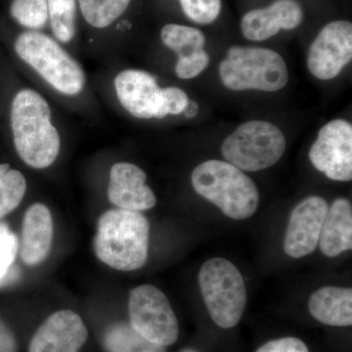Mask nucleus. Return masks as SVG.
<instances>
[{"instance_id":"nucleus-1","label":"nucleus","mask_w":352,"mask_h":352,"mask_svg":"<svg viewBox=\"0 0 352 352\" xmlns=\"http://www.w3.org/2000/svg\"><path fill=\"white\" fill-rule=\"evenodd\" d=\"M14 144L22 161L31 168H46L56 161L60 152L59 132L51 122L45 99L32 89H23L11 106Z\"/></svg>"},{"instance_id":"nucleus-2","label":"nucleus","mask_w":352,"mask_h":352,"mask_svg":"<svg viewBox=\"0 0 352 352\" xmlns=\"http://www.w3.org/2000/svg\"><path fill=\"white\" fill-rule=\"evenodd\" d=\"M150 224L139 212L113 208L97 222L94 248L97 258L115 270L134 271L145 265Z\"/></svg>"},{"instance_id":"nucleus-3","label":"nucleus","mask_w":352,"mask_h":352,"mask_svg":"<svg viewBox=\"0 0 352 352\" xmlns=\"http://www.w3.org/2000/svg\"><path fill=\"white\" fill-rule=\"evenodd\" d=\"M191 182L199 195L230 219H249L258 210L259 193L256 184L243 170L227 162H204L192 173Z\"/></svg>"},{"instance_id":"nucleus-4","label":"nucleus","mask_w":352,"mask_h":352,"mask_svg":"<svg viewBox=\"0 0 352 352\" xmlns=\"http://www.w3.org/2000/svg\"><path fill=\"white\" fill-rule=\"evenodd\" d=\"M221 82L228 89L274 92L286 87L288 68L281 55L261 47L233 46L220 63Z\"/></svg>"},{"instance_id":"nucleus-5","label":"nucleus","mask_w":352,"mask_h":352,"mask_svg":"<svg viewBox=\"0 0 352 352\" xmlns=\"http://www.w3.org/2000/svg\"><path fill=\"white\" fill-rule=\"evenodd\" d=\"M199 285L214 323L224 329L235 327L247 302L244 278L238 268L226 258L208 259L199 272Z\"/></svg>"},{"instance_id":"nucleus-6","label":"nucleus","mask_w":352,"mask_h":352,"mask_svg":"<svg viewBox=\"0 0 352 352\" xmlns=\"http://www.w3.org/2000/svg\"><path fill=\"white\" fill-rule=\"evenodd\" d=\"M18 56L61 94L76 95L83 89L85 76L76 63L54 41L38 32H25L16 39Z\"/></svg>"},{"instance_id":"nucleus-7","label":"nucleus","mask_w":352,"mask_h":352,"mask_svg":"<svg viewBox=\"0 0 352 352\" xmlns=\"http://www.w3.org/2000/svg\"><path fill=\"white\" fill-rule=\"evenodd\" d=\"M286 151L283 132L275 124L252 120L241 124L223 141L221 152L227 163L245 171H259L277 163Z\"/></svg>"},{"instance_id":"nucleus-8","label":"nucleus","mask_w":352,"mask_h":352,"mask_svg":"<svg viewBox=\"0 0 352 352\" xmlns=\"http://www.w3.org/2000/svg\"><path fill=\"white\" fill-rule=\"evenodd\" d=\"M129 314L132 328L150 342L166 347L177 340V318L166 296L156 287L141 285L131 289Z\"/></svg>"},{"instance_id":"nucleus-9","label":"nucleus","mask_w":352,"mask_h":352,"mask_svg":"<svg viewBox=\"0 0 352 352\" xmlns=\"http://www.w3.org/2000/svg\"><path fill=\"white\" fill-rule=\"evenodd\" d=\"M314 168L335 182L352 178V126L344 120H333L322 127L310 148Z\"/></svg>"},{"instance_id":"nucleus-10","label":"nucleus","mask_w":352,"mask_h":352,"mask_svg":"<svg viewBox=\"0 0 352 352\" xmlns=\"http://www.w3.org/2000/svg\"><path fill=\"white\" fill-rule=\"evenodd\" d=\"M351 59V23L333 21L322 29L310 45L307 67L315 78L330 80L339 76Z\"/></svg>"},{"instance_id":"nucleus-11","label":"nucleus","mask_w":352,"mask_h":352,"mask_svg":"<svg viewBox=\"0 0 352 352\" xmlns=\"http://www.w3.org/2000/svg\"><path fill=\"white\" fill-rule=\"evenodd\" d=\"M88 339L82 317L73 310L54 312L32 335L28 352H80Z\"/></svg>"},{"instance_id":"nucleus-12","label":"nucleus","mask_w":352,"mask_h":352,"mask_svg":"<svg viewBox=\"0 0 352 352\" xmlns=\"http://www.w3.org/2000/svg\"><path fill=\"white\" fill-rule=\"evenodd\" d=\"M120 105L138 119H164L163 88L156 78L139 69H126L115 80Z\"/></svg>"},{"instance_id":"nucleus-13","label":"nucleus","mask_w":352,"mask_h":352,"mask_svg":"<svg viewBox=\"0 0 352 352\" xmlns=\"http://www.w3.org/2000/svg\"><path fill=\"white\" fill-rule=\"evenodd\" d=\"M328 208L327 201L317 196L296 206L285 235L284 250L289 256L300 258L315 251Z\"/></svg>"},{"instance_id":"nucleus-14","label":"nucleus","mask_w":352,"mask_h":352,"mask_svg":"<svg viewBox=\"0 0 352 352\" xmlns=\"http://www.w3.org/2000/svg\"><path fill=\"white\" fill-rule=\"evenodd\" d=\"M162 41L166 47L178 55L175 74L178 78L189 80L200 75L210 63L205 50L206 36L195 28L168 24L161 32Z\"/></svg>"},{"instance_id":"nucleus-15","label":"nucleus","mask_w":352,"mask_h":352,"mask_svg":"<svg viewBox=\"0 0 352 352\" xmlns=\"http://www.w3.org/2000/svg\"><path fill=\"white\" fill-rule=\"evenodd\" d=\"M144 170L131 163L113 164L110 171L108 198L122 210L143 212L156 206L157 199L146 184Z\"/></svg>"},{"instance_id":"nucleus-16","label":"nucleus","mask_w":352,"mask_h":352,"mask_svg":"<svg viewBox=\"0 0 352 352\" xmlns=\"http://www.w3.org/2000/svg\"><path fill=\"white\" fill-rule=\"evenodd\" d=\"M302 19V6L296 0H276L266 8L245 13L241 21V29L249 41H263L281 30L296 29Z\"/></svg>"},{"instance_id":"nucleus-17","label":"nucleus","mask_w":352,"mask_h":352,"mask_svg":"<svg viewBox=\"0 0 352 352\" xmlns=\"http://www.w3.org/2000/svg\"><path fill=\"white\" fill-rule=\"evenodd\" d=\"M54 226L50 208L41 203L34 204L23 217L19 245L23 263L29 266L43 263L51 250Z\"/></svg>"},{"instance_id":"nucleus-18","label":"nucleus","mask_w":352,"mask_h":352,"mask_svg":"<svg viewBox=\"0 0 352 352\" xmlns=\"http://www.w3.org/2000/svg\"><path fill=\"white\" fill-rule=\"evenodd\" d=\"M319 245L328 258L352 249V208L344 198L333 201L322 226Z\"/></svg>"},{"instance_id":"nucleus-19","label":"nucleus","mask_w":352,"mask_h":352,"mask_svg":"<svg viewBox=\"0 0 352 352\" xmlns=\"http://www.w3.org/2000/svg\"><path fill=\"white\" fill-rule=\"evenodd\" d=\"M310 314L325 325L347 327L352 324L351 289L324 287L315 291L308 302Z\"/></svg>"},{"instance_id":"nucleus-20","label":"nucleus","mask_w":352,"mask_h":352,"mask_svg":"<svg viewBox=\"0 0 352 352\" xmlns=\"http://www.w3.org/2000/svg\"><path fill=\"white\" fill-rule=\"evenodd\" d=\"M106 352H166V346L154 344L126 322H117L106 329L102 337Z\"/></svg>"},{"instance_id":"nucleus-21","label":"nucleus","mask_w":352,"mask_h":352,"mask_svg":"<svg viewBox=\"0 0 352 352\" xmlns=\"http://www.w3.org/2000/svg\"><path fill=\"white\" fill-rule=\"evenodd\" d=\"M27 182L10 164H0V219L16 210L24 199Z\"/></svg>"},{"instance_id":"nucleus-22","label":"nucleus","mask_w":352,"mask_h":352,"mask_svg":"<svg viewBox=\"0 0 352 352\" xmlns=\"http://www.w3.org/2000/svg\"><path fill=\"white\" fill-rule=\"evenodd\" d=\"M19 245L17 235L6 223L0 222V289L17 283L20 280V268L14 263Z\"/></svg>"},{"instance_id":"nucleus-23","label":"nucleus","mask_w":352,"mask_h":352,"mask_svg":"<svg viewBox=\"0 0 352 352\" xmlns=\"http://www.w3.org/2000/svg\"><path fill=\"white\" fill-rule=\"evenodd\" d=\"M88 24L102 29L112 24L126 10L131 0H78Z\"/></svg>"},{"instance_id":"nucleus-24","label":"nucleus","mask_w":352,"mask_h":352,"mask_svg":"<svg viewBox=\"0 0 352 352\" xmlns=\"http://www.w3.org/2000/svg\"><path fill=\"white\" fill-rule=\"evenodd\" d=\"M47 7L53 34L69 43L75 34L76 0H47Z\"/></svg>"},{"instance_id":"nucleus-25","label":"nucleus","mask_w":352,"mask_h":352,"mask_svg":"<svg viewBox=\"0 0 352 352\" xmlns=\"http://www.w3.org/2000/svg\"><path fill=\"white\" fill-rule=\"evenodd\" d=\"M11 15L29 29H41L48 19L47 0H14Z\"/></svg>"},{"instance_id":"nucleus-26","label":"nucleus","mask_w":352,"mask_h":352,"mask_svg":"<svg viewBox=\"0 0 352 352\" xmlns=\"http://www.w3.org/2000/svg\"><path fill=\"white\" fill-rule=\"evenodd\" d=\"M183 12L193 22L207 25L214 22L221 11V0H180Z\"/></svg>"},{"instance_id":"nucleus-27","label":"nucleus","mask_w":352,"mask_h":352,"mask_svg":"<svg viewBox=\"0 0 352 352\" xmlns=\"http://www.w3.org/2000/svg\"><path fill=\"white\" fill-rule=\"evenodd\" d=\"M164 113L168 115H179L184 112L189 104L187 94L177 87L163 88Z\"/></svg>"},{"instance_id":"nucleus-28","label":"nucleus","mask_w":352,"mask_h":352,"mask_svg":"<svg viewBox=\"0 0 352 352\" xmlns=\"http://www.w3.org/2000/svg\"><path fill=\"white\" fill-rule=\"evenodd\" d=\"M256 352H309L302 340L296 338H282L266 342Z\"/></svg>"},{"instance_id":"nucleus-29","label":"nucleus","mask_w":352,"mask_h":352,"mask_svg":"<svg viewBox=\"0 0 352 352\" xmlns=\"http://www.w3.org/2000/svg\"><path fill=\"white\" fill-rule=\"evenodd\" d=\"M0 352H18V342L13 331L0 317Z\"/></svg>"},{"instance_id":"nucleus-30","label":"nucleus","mask_w":352,"mask_h":352,"mask_svg":"<svg viewBox=\"0 0 352 352\" xmlns=\"http://www.w3.org/2000/svg\"><path fill=\"white\" fill-rule=\"evenodd\" d=\"M179 352H197V351H194V349H183V351H179Z\"/></svg>"}]
</instances>
